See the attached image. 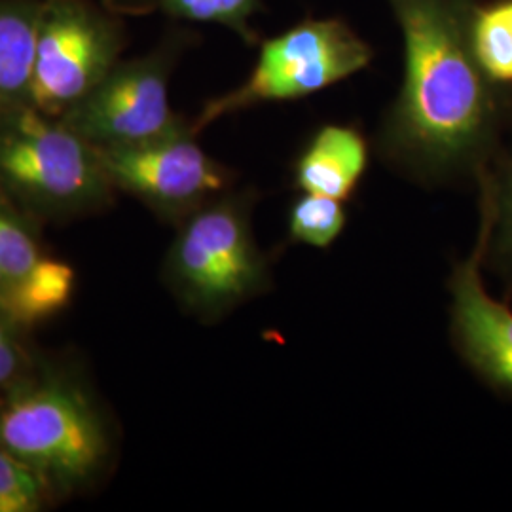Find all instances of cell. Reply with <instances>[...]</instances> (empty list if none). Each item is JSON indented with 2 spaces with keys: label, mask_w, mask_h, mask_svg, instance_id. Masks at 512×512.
Listing matches in <instances>:
<instances>
[{
  "label": "cell",
  "mask_w": 512,
  "mask_h": 512,
  "mask_svg": "<svg viewBox=\"0 0 512 512\" xmlns=\"http://www.w3.org/2000/svg\"><path fill=\"white\" fill-rule=\"evenodd\" d=\"M404 37V82L385 148L425 177L480 171L499 128L492 80L476 63L458 0H389Z\"/></svg>",
  "instance_id": "cell-1"
},
{
  "label": "cell",
  "mask_w": 512,
  "mask_h": 512,
  "mask_svg": "<svg viewBox=\"0 0 512 512\" xmlns=\"http://www.w3.org/2000/svg\"><path fill=\"white\" fill-rule=\"evenodd\" d=\"M0 446L31 465L63 503L109 473L116 431L86 378L40 355L0 395Z\"/></svg>",
  "instance_id": "cell-2"
},
{
  "label": "cell",
  "mask_w": 512,
  "mask_h": 512,
  "mask_svg": "<svg viewBox=\"0 0 512 512\" xmlns=\"http://www.w3.org/2000/svg\"><path fill=\"white\" fill-rule=\"evenodd\" d=\"M0 194L38 224L92 217L116 198L99 150L33 105L0 110Z\"/></svg>",
  "instance_id": "cell-3"
},
{
  "label": "cell",
  "mask_w": 512,
  "mask_h": 512,
  "mask_svg": "<svg viewBox=\"0 0 512 512\" xmlns=\"http://www.w3.org/2000/svg\"><path fill=\"white\" fill-rule=\"evenodd\" d=\"M253 190H228L184 219L165 253L162 279L186 313L217 323L274 285L253 232Z\"/></svg>",
  "instance_id": "cell-4"
},
{
  "label": "cell",
  "mask_w": 512,
  "mask_h": 512,
  "mask_svg": "<svg viewBox=\"0 0 512 512\" xmlns=\"http://www.w3.org/2000/svg\"><path fill=\"white\" fill-rule=\"evenodd\" d=\"M368 61V46L342 21H304L264 42L249 78L236 90L207 101L192 122V131L198 135L220 118L260 103L321 92L363 71Z\"/></svg>",
  "instance_id": "cell-5"
},
{
  "label": "cell",
  "mask_w": 512,
  "mask_h": 512,
  "mask_svg": "<svg viewBox=\"0 0 512 512\" xmlns=\"http://www.w3.org/2000/svg\"><path fill=\"white\" fill-rule=\"evenodd\" d=\"M122 50V21L105 4L42 0L31 105L61 118L112 71Z\"/></svg>",
  "instance_id": "cell-6"
},
{
  "label": "cell",
  "mask_w": 512,
  "mask_h": 512,
  "mask_svg": "<svg viewBox=\"0 0 512 512\" xmlns=\"http://www.w3.org/2000/svg\"><path fill=\"white\" fill-rule=\"evenodd\" d=\"M97 150L114 190L143 203L171 226L232 190V171L198 145L192 122L162 139Z\"/></svg>",
  "instance_id": "cell-7"
},
{
  "label": "cell",
  "mask_w": 512,
  "mask_h": 512,
  "mask_svg": "<svg viewBox=\"0 0 512 512\" xmlns=\"http://www.w3.org/2000/svg\"><path fill=\"white\" fill-rule=\"evenodd\" d=\"M175 57V50L160 48L120 59L61 120L95 148L141 145L190 128L169 103Z\"/></svg>",
  "instance_id": "cell-8"
},
{
  "label": "cell",
  "mask_w": 512,
  "mask_h": 512,
  "mask_svg": "<svg viewBox=\"0 0 512 512\" xmlns=\"http://www.w3.org/2000/svg\"><path fill=\"white\" fill-rule=\"evenodd\" d=\"M488 224L480 215L473 251L454 266L450 329L459 357L497 395L512 399V308L484 287Z\"/></svg>",
  "instance_id": "cell-9"
},
{
  "label": "cell",
  "mask_w": 512,
  "mask_h": 512,
  "mask_svg": "<svg viewBox=\"0 0 512 512\" xmlns=\"http://www.w3.org/2000/svg\"><path fill=\"white\" fill-rule=\"evenodd\" d=\"M37 220L0 194V270L16 289V315L35 327L67 308L74 294L73 266L46 253Z\"/></svg>",
  "instance_id": "cell-10"
},
{
  "label": "cell",
  "mask_w": 512,
  "mask_h": 512,
  "mask_svg": "<svg viewBox=\"0 0 512 512\" xmlns=\"http://www.w3.org/2000/svg\"><path fill=\"white\" fill-rule=\"evenodd\" d=\"M368 167V145L361 131L329 124L319 129L294 164V184L306 194L346 202L353 198Z\"/></svg>",
  "instance_id": "cell-11"
},
{
  "label": "cell",
  "mask_w": 512,
  "mask_h": 512,
  "mask_svg": "<svg viewBox=\"0 0 512 512\" xmlns=\"http://www.w3.org/2000/svg\"><path fill=\"white\" fill-rule=\"evenodd\" d=\"M42 0H0V110L31 105Z\"/></svg>",
  "instance_id": "cell-12"
},
{
  "label": "cell",
  "mask_w": 512,
  "mask_h": 512,
  "mask_svg": "<svg viewBox=\"0 0 512 512\" xmlns=\"http://www.w3.org/2000/svg\"><path fill=\"white\" fill-rule=\"evenodd\" d=\"M480 192V215L488 224L486 260L512 298V152L494 171L480 169Z\"/></svg>",
  "instance_id": "cell-13"
},
{
  "label": "cell",
  "mask_w": 512,
  "mask_h": 512,
  "mask_svg": "<svg viewBox=\"0 0 512 512\" xmlns=\"http://www.w3.org/2000/svg\"><path fill=\"white\" fill-rule=\"evenodd\" d=\"M469 35L482 73L494 84L512 82V0L478 10Z\"/></svg>",
  "instance_id": "cell-14"
},
{
  "label": "cell",
  "mask_w": 512,
  "mask_h": 512,
  "mask_svg": "<svg viewBox=\"0 0 512 512\" xmlns=\"http://www.w3.org/2000/svg\"><path fill=\"white\" fill-rule=\"evenodd\" d=\"M348 222L344 202L319 194H302L287 217V234L293 243L329 249L342 236Z\"/></svg>",
  "instance_id": "cell-15"
},
{
  "label": "cell",
  "mask_w": 512,
  "mask_h": 512,
  "mask_svg": "<svg viewBox=\"0 0 512 512\" xmlns=\"http://www.w3.org/2000/svg\"><path fill=\"white\" fill-rule=\"evenodd\" d=\"M59 503L52 486L31 465L0 446V512H44Z\"/></svg>",
  "instance_id": "cell-16"
},
{
  "label": "cell",
  "mask_w": 512,
  "mask_h": 512,
  "mask_svg": "<svg viewBox=\"0 0 512 512\" xmlns=\"http://www.w3.org/2000/svg\"><path fill=\"white\" fill-rule=\"evenodd\" d=\"M167 16L196 21L220 23L239 33L245 40H253L249 19L258 10V0H160Z\"/></svg>",
  "instance_id": "cell-17"
},
{
  "label": "cell",
  "mask_w": 512,
  "mask_h": 512,
  "mask_svg": "<svg viewBox=\"0 0 512 512\" xmlns=\"http://www.w3.org/2000/svg\"><path fill=\"white\" fill-rule=\"evenodd\" d=\"M29 332L31 327L0 308V395L37 365L42 355L33 346Z\"/></svg>",
  "instance_id": "cell-18"
},
{
  "label": "cell",
  "mask_w": 512,
  "mask_h": 512,
  "mask_svg": "<svg viewBox=\"0 0 512 512\" xmlns=\"http://www.w3.org/2000/svg\"><path fill=\"white\" fill-rule=\"evenodd\" d=\"M103 4L118 16H141L160 6V0H103Z\"/></svg>",
  "instance_id": "cell-19"
},
{
  "label": "cell",
  "mask_w": 512,
  "mask_h": 512,
  "mask_svg": "<svg viewBox=\"0 0 512 512\" xmlns=\"http://www.w3.org/2000/svg\"><path fill=\"white\" fill-rule=\"evenodd\" d=\"M0 308L16 315V289L2 270H0Z\"/></svg>",
  "instance_id": "cell-20"
}]
</instances>
